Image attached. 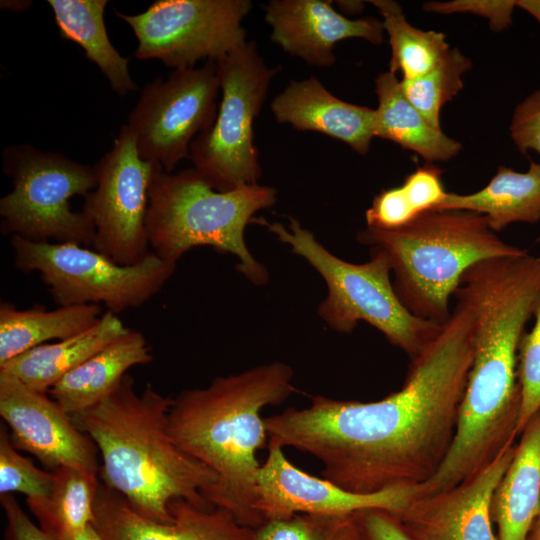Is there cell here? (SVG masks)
I'll list each match as a JSON object with an SVG mask.
<instances>
[{"label":"cell","mask_w":540,"mask_h":540,"mask_svg":"<svg viewBox=\"0 0 540 540\" xmlns=\"http://www.w3.org/2000/svg\"><path fill=\"white\" fill-rule=\"evenodd\" d=\"M473 353L472 315L457 301L399 390L372 402L315 395L266 417L269 439L315 457L323 478L351 492L418 487L450 450Z\"/></svg>","instance_id":"6da1fadb"},{"label":"cell","mask_w":540,"mask_h":540,"mask_svg":"<svg viewBox=\"0 0 540 540\" xmlns=\"http://www.w3.org/2000/svg\"><path fill=\"white\" fill-rule=\"evenodd\" d=\"M293 377L283 362L258 365L183 390L170 408L174 443L217 477L208 502L252 529L264 522L256 509L257 453L269 442L262 411L297 391Z\"/></svg>","instance_id":"7a4b0ae2"},{"label":"cell","mask_w":540,"mask_h":540,"mask_svg":"<svg viewBox=\"0 0 540 540\" xmlns=\"http://www.w3.org/2000/svg\"><path fill=\"white\" fill-rule=\"evenodd\" d=\"M173 398L147 384L141 393L126 374L118 388L94 407L71 415L95 443L98 477L142 516L172 521L170 504L186 500L213 509L207 500L217 477L183 452L169 433Z\"/></svg>","instance_id":"3957f363"},{"label":"cell","mask_w":540,"mask_h":540,"mask_svg":"<svg viewBox=\"0 0 540 540\" xmlns=\"http://www.w3.org/2000/svg\"><path fill=\"white\" fill-rule=\"evenodd\" d=\"M356 239L387 255L394 290L406 309L440 326L450 318V299L470 267L526 253L499 238L485 216L455 209L424 211L393 230L366 227Z\"/></svg>","instance_id":"277c9868"},{"label":"cell","mask_w":540,"mask_h":540,"mask_svg":"<svg viewBox=\"0 0 540 540\" xmlns=\"http://www.w3.org/2000/svg\"><path fill=\"white\" fill-rule=\"evenodd\" d=\"M277 190L252 185L220 192L195 169L167 173L160 167L149 189L146 234L150 250L177 263L190 249L209 246L238 260L237 270L255 285L269 273L249 251L246 226L258 211L273 206Z\"/></svg>","instance_id":"5b68a950"},{"label":"cell","mask_w":540,"mask_h":540,"mask_svg":"<svg viewBox=\"0 0 540 540\" xmlns=\"http://www.w3.org/2000/svg\"><path fill=\"white\" fill-rule=\"evenodd\" d=\"M291 251L304 258L324 279L328 294L318 306V315L333 330L351 333L359 321L380 331L388 342L414 358L442 326L420 319L399 300L390 278L387 255L370 249L365 263H351L332 254L314 234L289 217V225L257 218Z\"/></svg>","instance_id":"8992f818"},{"label":"cell","mask_w":540,"mask_h":540,"mask_svg":"<svg viewBox=\"0 0 540 540\" xmlns=\"http://www.w3.org/2000/svg\"><path fill=\"white\" fill-rule=\"evenodd\" d=\"M2 169L12 190L0 199V231L34 242L93 245L95 231L70 199L85 197L97 185L94 166L31 144L7 146Z\"/></svg>","instance_id":"52a82bcc"},{"label":"cell","mask_w":540,"mask_h":540,"mask_svg":"<svg viewBox=\"0 0 540 540\" xmlns=\"http://www.w3.org/2000/svg\"><path fill=\"white\" fill-rule=\"evenodd\" d=\"M221 101L212 127L190 145L189 159L217 191L257 185L262 174L254 121L280 67H269L254 41L216 61Z\"/></svg>","instance_id":"ba28073f"},{"label":"cell","mask_w":540,"mask_h":540,"mask_svg":"<svg viewBox=\"0 0 540 540\" xmlns=\"http://www.w3.org/2000/svg\"><path fill=\"white\" fill-rule=\"evenodd\" d=\"M9 238L15 267L38 272L58 306L103 303L115 314L138 308L163 288L176 269V263L152 251L138 264L121 265L76 243Z\"/></svg>","instance_id":"9c48e42d"},{"label":"cell","mask_w":540,"mask_h":540,"mask_svg":"<svg viewBox=\"0 0 540 540\" xmlns=\"http://www.w3.org/2000/svg\"><path fill=\"white\" fill-rule=\"evenodd\" d=\"M220 84L217 65L172 70L145 84L126 126L141 159L158 163L167 173L189 158L194 139L213 125Z\"/></svg>","instance_id":"30bf717a"},{"label":"cell","mask_w":540,"mask_h":540,"mask_svg":"<svg viewBox=\"0 0 540 540\" xmlns=\"http://www.w3.org/2000/svg\"><path fill=\"white\" fill-rule=\"evenodd\" d=\"M251 8L250 0H156L139 14L114 12L138 40L137 59L175 70L216 62L247 41L241 23Z\"/></svg>","instance_id":"8fae6325"},{"label":"cell","mask_w":540,"mask_h":540,"mask_svg":"<svg viewBox=\"0 0 540 540\" xmlns=\"http://www.w3.org/2000/svg\"><path fill=\"white\" fill-rule=\"evenodd\" d=\"M160 164L141 159L135 137L122 125L112 148L94 165L97 185L81 212L92 224V249L121 265L151 252L146 234L149 189Z\"/></svg>","instance_id":"7c38bea8"},{"label":"cell","mask_w":540,"mask_h":540,"mask_svg":"<svg viewBox=\"0 0 540 540\" xmlns=\"http://www.w3.org/2000/svg\"><path fill=\"white\" fill-rule=\"evenodd\" d=\"M0 416L14 447L35 456L46 470L68 466L98 477L95 443L47 392L0 372Z\"/></svg>","instance_id":"4fadbf2b"},{"label":"cell","mask_w":540,"mask_h":540,"mask_svg":"<svg viewBox=\"0 0 540 540\" xmlns=\"http://www.w3.org/2000/svg\"><path fill=\"white\" fill-rule=\"evenodd\" d=\"M266 459L257 475L256 509L263 521L300 513L345 515L377 508L399 515L417 487H401L371 494L348 491L325 478L296 467L277 442H268Z\"/></svg>","instance_id":"5bb4252c"},{"label":"cell","mask_w":540,"mask_h":540,"mask_svg":"<svg viewBox=\"0 0 540 540\" xmlns=\"http://www.w3.org/2000/svg\"><path fill=\"white\" fill-rule=\"evenodd\" d=\"M514 450L515 444L454 487L415 495L399 518L416 540H498L491 518V499Z\"/></svg>","instance_id":"9a60e30c"},{"label":"cell","mask_w":540,"mask_h":540,"mask_svg":"<svg viewBox=\"0 0 540 540\" xmlns=\"http://www.w3.org/2000/svg\"><path fill=\"white\" fill-rule=\"evenodd\" d=\"M169 510V523L148 519L99 481L93 525L104 540H255L254 529L225 509H202L178 499Z\"/></svg>","instance_id":"2e32d148"},{"label":"cell","mask_w":540,"mask_h":540,"mask_svg":"<svg viewBox=\"0 0 540 540\" xmlns=\"http://www.w3.org/2000/svg\"><path fill=\"white\" fill-rule=\"evenodd\" d=\"M326 0H271L263 6L271 40L286 53L306 63L327 68L335 63V45L344 39L383 42L382 21L366 17L352 20Z\"/></svg>","instance_id":"e0dca14e"},{"label":"cell","mask_w":540,"mask_h":540,"mask_svg":"<svg viewBox=\"0 0 540 540\" xmlns=\"http://www.w3.org/2000/svg\"><path fill=\"white\" fill-rule=\"evenodd\" d=\"M275 120L296 130L314 131L366 155L374 135L375 109L345 102L314 76L291 80L271 102Z\"/></svg>","instance_id":"ac0fdd59"},{"label":"cell","mask_w":540,"mask_h":540,"mask_svg":"<svg viewBox=\"0 0 540 540\" xmlns=\"http://www.w3.org/2000/svg\"><path fill=\"white\" fill-rule=\"evenodd\" d=\"M519 437L491 499V518L498 540H527L540 511V412Z\"/></svg>","instance_id":"d6986e66"},{"label":"cell","mask_w":540,"mask_h":540,"mask_svg":"<svg viewBox=\"0 0 540 540\" xmlns=\"http://www.w3.org/2000/svg\"><path fill=\"white\" fill-rule=\"evenodd\" d=\"M152 360L151 348L143 334L129 329L66 374L48 393L65 412L75 415L111 395L130 368Z\"/></svg>","instance_id":"ffe728a7"},{"label":"cell","mask_w":540,"mask_h":540,"mask_svg":"<svg viewBox=\"0 0 540 540\" xmlns=\"http://www.w3.org/2000/svg\"><path fill=\"white\" fill-rule=\"evenodd\" d=\"M128 331L117 314L106 311L82 333L34 347L1 364L0 372L49 392L66 374Z\"/></svg>","instance_id":"44dd1931"},{"label":"cell","mask_w":540,"mask_h":540,"mask_svg":"<svg viewBox=\"0 0 540 540\" xmlns=\"http://www.w3.org/2000/svg\"><path fill=\"white\" fill-rule=\"evenodd\" d=\"M378 107L374 135L411 150L427 162L447 161L461 150V144L435 127L402 92L400 81L390 71L375 79Z\"/></svg>","instance_id":"7402d4cb"},{"label":"cell","mask_w":540,"mask_h":540,"mask_svg":"<svg viewBox=\"0 0 540 540\" xmlns=\"http://www.w3.org/2000/svg\"><path fill=\"white\" fill-rule=\"evenodd\" d=\"M436 209L481 214L496 233L513 223H537L540 221V163L532 161L525 172L500 166L485 187L471 194L448 192Z\"/></svg>","instance_id":"603a6c76"},{"label":"cell","mask_w":540,"mask_h":540,"mask_svg":"<svg viewBox=\"0 0 540 540\" xmlns=\"http://www.w3.org/2000/svg\"><path fill=\"white\" fill-rule=\"evenodd\" d=\"M100 305L58 306L53 310L34 305L18 309L0 303V365L51 340H63L93 326L102 315Z\"/></svg>","instance_id":"cb8c5ba5"},{"label":"cell","mask_w":540,"mask_h":540,"mask_svg":"<svg viewBox=\"0 0 540 540\" xmlns=\"http://www.w3.org/2000/svg\"><path fill=\"white\" fill-rule=\"evenodd\" d=\"M63 39L78 44L85 56L96 64L119 96L138 89L123 57L109 40L104 24L107 0H48Z\"/></svg>","instance_id":"d4e9b609"},{"label":"cell","mask_w":540,"mask_h":540,"mask_svg":"<svg viewBox=\"0 0 540 540\" xmlns=\"http://www.w3.org/2000/svg\"><path fill=\"white\" fill-rule=\"evenodd\" d=\"M53 475L49 494L26 498V503L44 532L58 540H73L93 523L100 480L68 466L55 469Z\"/></svg>","instance_id":"484cf974"},{"label":"cell","mask_w":540,"mask_h":540,"mask_svg":"<svg viewBox=\"0 0 540 540\" xmlns=\"http://www.w3.org/2000/svg\"><path fill=\"white\" fill-rule=\"evenodd\" d=\"M369 3L378 9L389 36L391 73L400 72L403 80L418 78L431 71L449 51L445 34L412 26L397 2L371 0Z\"/></svg>","instance_id":"4316f807"},{"label":"cell","mask_w":540,"mask_h":540,"mask_svg":"<svg viewBox=\"0 0 540 540\" xmlns=\"http://www.w3.org/2000/svg\"><path fill=\"white\" fill-rule=\"evenodd\" d=\"M472 67L471 60L459 49L450 48L428 73L411 80H400L405 97L435 127L441 128L440 112L463 88V75Z\"/></svg>","instance_id":"83f0119b"},{"label":"cell","mask_w":540,"mask_h":540,"mask_svg":"<svg viewBox=\"0 0 540 540\" xmlns=\"http://www.w3.org/2000/svg\"><path fill=\"white\" fill-rule=\"evenodd\" d=\"M255 540H362L354 514L300 513L264 521Z\"/></svg>","instance_id":"f1b7e54d"},{"label":"cell","mask_w":540,"mask_h":540,"mask_svg":"<svg viewBox=\"0 0 540 540\" xmlns=\"http://www.w3.org/2000/svg\"><path fill=\"white\" fill-rule=\"evenodd\" d=\"M10 440L8 427L0 425V495L19 492L27 498L46 497L53 471L42 470L22 456Z\"/></svg>","instance_id":"f546056e"},{"label":"cell","mask_w":540,"mask_h":540,"mask_svg":"<svg viewBox=\"0 0 540 540\" xmlns=\"http://www.w3.org/2000/svg\"><path fill=\"white\" fill-rule=\"evenodd\" d=\"M535 322L524 332L518 350L517 376L520 388L518 437L528 422L540 412V296L535 305Z\"/></svg>","instance_id":"4dcf8cb0"},{"label":"cell","mask_w":540,"mask_h":540,"mask_svg":"<svg viewBox=\"0 0 540 540\" xmlns=\"http://www.w3.org/2000/svg\"><path fill=\"white\" fill-rule=\"evenodd\" d=\"M419 215L402 186L383 189L365 212L367 227L380 230L400 228Z\"/></svg>","instance_id":"1f68e13d"},{"label":"cell","mask_w":540,"mask_h":540,"mask_svg":"<svg viewBox=\"0 0 540 540\" xmlns=\"http://www.w3.org/2000/svg\"><path fill=\"white\" fill-rule=\"evenodd\" d=\"M516 7L514 0H454L448 2L430 1L423 4L426 12L452 14L472 13L489 20L491 29L501 31L512 24V14Z\"/></svg>","instance_id":"d6a6232c"},{"label":"cell","mask_w":540,"mask_h":540,"mask_svg":"<svg viewBox=\"0 0 540 540\" xmlns=\"http://www.w3.org/2000/svg\"><path fill=\"white\" fill-rule=\"evenodd\" d=\"M442 170L426 163L410 173L401 185L418 214L436 209L447 195L442 183Z\"/></svg>","instance_id":"836d02e7"},{"label":"cell","mask_w":540,"mask_h":540,"mask_svg":"<svg viewBox=\"0 0 540 540\" xmlns=\"http://www.w3.org/2000/svg\"><path fill=\"white\" fill-rule=\"evenodd\" d=\"M509 130L522 154L531 150L540 154V89L533 91L516 106Z\"/></svg>","instance_id":"e575fe53"},{"label":"cell","mask_w":540,"mask_h":540,"mask_svg":"<svg viewBox=\"0 0 540 540\" xmlns=\"http://www.w3.org/2000/svg\"><path fill=\"white\" fill-rule=\"evenodd\" d=\"M362 540H416L399 516L384 509L354 513Z\"/></svg>","instance_id":"d590c367"},{"label":"cell","mask_w":540,"mask_h":540,"mask_svg":"<svg viewBox=\"0 0 540 540\" xmlns=\"http://www.w3.org/2000/svg\"><path fill=\"white\" fill-rule=\"evenodd\" d=\"M0 504L6 517L4 540H58L36 526L12 494L0 495Z\"/></svg>","instance_id":"8d00e7d4"},{"label":"cell","mask_w":540,"mask_h":540,"mask_svg":"<svg viewBox=\"0 0 540 540\" xmlns=\"http://www.w3.org/2000/svg\"><path fill=\"white\" fill-rule=\"evenodd\" d=\"M516 7L529 13L540 25V0H516Z\"/></svg>","instance_id":"74e56055"},{"label":"cell","mask_w":540,"mask_h":540,"mask_svg":"<svg viewBox=\"0 0 540 540\" xmlns=\"http://www.w3.org/2000/svg\"><path fill=\"white\" fill-rule=\"evenodd\" d=\"M73 540H104L99 534L93 523L87 526Z\"/></svg>","instance_id":"f35d334b"},{"label":"cell","mask_w":540,"mask_h":540,"mask_svg":"<svg viewBox=\"0 0 540 540\" xmlns=\"http://www.w3.org/2000/svg\"><path fill=\"white\" fill-rule=\"evenodd\" d=\"M527 540H540V511L533 523Z\"/></svg>","instance_id":"ab89813d"}]
</instances>
